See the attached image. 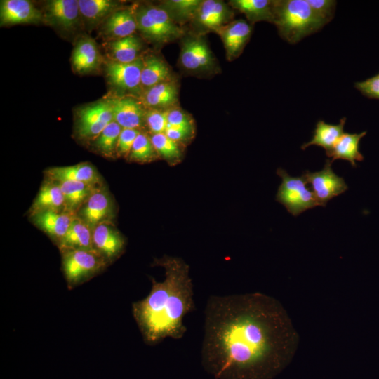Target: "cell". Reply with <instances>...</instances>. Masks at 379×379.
Returning a JSON list of instances; mask_svg holds the SVG:
<instances>
[{"mask_svg": "<svg viewBox=\"0 0 379 379\" xmlns=\"http://www.w3.org/2000/svg\"><path fill=\"white\" fill-rule=\"evenodd\" d=\"M204 314L201 364L215 379H272L298 349V333L272 296L211 295Z\"/></svg>", "mask_w": 379, "mask_h": 379, "instance_id": "6da1fadb", "label": "cell"}, {"mask_svg": "<svg viewBox=\"0 0 379 379\" xmlns=\"http://www.w3.org/2000/svg\"><path fill=\"white\" fill-rule=\"evenodd\" d=\"M154 265L165 270V279H152V289L144 299L132 304L133 317L144 341L157 345L166 338H182L187 331L185 316L195 310L190 268L182 259L165 255Z\"/></svg>", "mask_w": 379, "mask_h": 379, "instance_id": "7a4b0ae2", "label": "cell"}, {"mask_svg": "<svg viewBox=\"0 0 379 379\" xmlns=\"http://www.w3.org/2000/svg\"><path fill=\"white\" fill-rule=\"evenodd\" d=\"M273 23L290 44L299 42L324 26L307 0L275 1Z\"/></svg>", "mask_w": 379, "mask_h": 379, "instance_id": "3957f363", "label": "cell"}, {"mask_svg": "<svg viewBox=\"0 0 379 379\" xmlns=\"http://www.w3.org/2000/svg\"><path fill=\"white\" fill-rule=\"evenodd\" d=\"M135 17L138 29L151 41L165 44L173 41L184 34L183 29L161 6L139 8L135 10Z\"/></svg>", "mask_w": 379, "mask_h": 379, "instance_id": "277c9868", "label": "cell"}, {"mask_svg": "<svg viewBox=\"0 0 379 379\" xmlns=\"http://www.w3.org/2000/svg\"><path fill=\"white\" fill-rule=\"evenodd\" d=\"M277 173L281 178L276 196V200L281 203L293 216H298L307 209L313 208L319 204L314 192L310 190L305 175L290 176L288 173L278 168Z\"/></svg>", "mask_w": 379, "mask_h": 379, "instance_id": "5b68a950", "label": "cell"}, {"mask_svg": "<svg viewBox=\"0 0 379 379\" xmlns=\"http://www.w3.org/2000/svg\"><path fill=\"white\" fill-rule=\"evenodd\" d=\"M62 268L68 286L72 288L102 269L107 260L95 250L62 251Z\"/></svg>", "mask_w": 379, "mask_h": 379, "instance_id": "8992f818", "label": "cell"}, {"mask_svg": "<svg viewBox=\"0 0 379 379\" xmlns=\"http://www.w3.org/2000/svg\"><path fill=\"white\" fill-rule=\"evenodd\" d=\"M331 164V161L327 159L321 171L314 173L305 171L303 173L307 182L311 185L319 206L324 207L329 200L348 189L345 180L333 172Z\"/></svg>", "mask_w": 379, "mask_h": 379, "instance_id": "52a82bcc", "label": "cell"}, {"mask_svg": "<svg viewBox=\"0 0 379 379\" xmlns=\"http://www.w3.org/2000/svg\"><path fill=\"white\" fill-rule=\"evenodd\" d=\"M179 62L184 69L192 73L211 71L215 65L211 51L200 36H192L183 40Z\"/></svg>", "mask_w": 379, "mask_h": 379, "instance_id": "ba28073f", "label": "cell"}, {"mask_svg": "<svg viewBox=\"0 0 379 379\" xmlns=\"http://www.w3.org/2000/svg\"><path fill=\"white\" fill-rule=\"evenodd\" d=\"M113 121L114 116L109 100L100 101L79 110L77 132L83 138L98 137Z\"/></svg>", "mask_w": 379, "mask_h": 379, "instance_id": "9c48e42d", "label": "cell"}, {"mask_svg": "<svg viewBox=\"0 0 379 379\" xmlns=\"http://www.w3.org/2000/svg\"><path fill=\"white\" fill-rule=\"evenodd\" d=\"M143 60L139 57L130 63L114 60L106 65V73L110 84L119 90L137 91L141 88L140 76Z\"/></svg>", "mask_w": 379, "mask_h": 379, "instance_id": "30bf717a", "label": "cell"}, {"mask_svg": "<svg viewBox=\"0 0 379 379\" xmlns=\"http://www.w3.org/2000/svg\"><path fill=\"white\" fill-rule=\"evenodd\" d=\"M251 25L240 19L230 22L216 31L223 42L227 60H234L241 55L251 37Z\"/></svg>", "mask_w": 379, "mask_h": 379, "instance_id": "8fae6325", "label": "cell"}, {"mask_svg": "<svg viewBox=\"0 0 379 379\" xmlns=\"http://www.w3.org/2000/svg\"><path fill=\"white\" fill-rule=\"evenodd\" d=\"M233 15L232 10L223 1L204 0L201 1L194 21L206 30L216 32L225 25Z\"/></svg>", "mask_w": 379, "mask_h": 379, "instance_id": "7c38bea8", "label": "cell"}, {"mask_svg": "<svg viewBox=\"0 0 379 379\" xmlns=\"http://www.w3.org/2000/svg\"><path fill=\"white\" fill-rule=\"evenodd\" d=\"M114 121L122 128H138L145 124V114L141 104L136 100L128 98H115L109 100Z\"/></svg>", "mask_w": 379, "mask_h": 379, "instance_id": "4fadbf2b", "label": "cell"}, {"mask_svg": "<svg viewBox=\"0 0 379 379\" xmlns=\"http://www.w3.org/2000/svg\"><path fill=\"white\" fill-rule=\"evenodd\" d=\"M41 11L27 0L1 1V25L37 22L42 20Z\"/></svg>", "mask_w": 379, "mask_h": 379, "instance_id": "5bb4252c", "label": "cell"}, {"mask_svg": "<svg viewBox=\"0 0 379 379\" xmlns=\"http://www.w3.org/2000/svg\"><path fill=\"white\" fill-rule=\"evenodd\" d=\"M45 11L48 21L67 30L76 26L81 15L77 0L50 1L46 4Z\"/></svg>", "mask_w": 379, "mask_h": 379, "instance_id": "9a60e30c", "label": "cell"}, {"mask_svg": "<svg viewBox=\"0 0 379 379\" xmlns=\"http://www.w3.org/2000/svg\"><path fill=\"white\" fill-rule=\"evenodd\" d=\"M93 244L94 249L107 260L122 252L124 241L112 226L102 222L93 230Z\"/></svg>", "mask_w": 379, "mask_h": 379, "instance_id": "2e32d148", "label": "cell"}, {"mask_svg": "<svg viewBox=\"0 0 379 379\" xmlns=\"http://www.w3.org/2000/svg\"><path fill=\"white\" fill-rule=\"evenodd\" d=\"M345 117L341 119L338 124H327L323 120L318 121L312 139L304 143L301 149L304 150L311 145L320 146L324 149L327 157H330L334 146L345 133Z\"/></svg>", "mask_w": 379, "mask_h": 379, "instance_id": "e0dca14e", "label": "cell"}, {"mask_svg": "<svg viewBox=\"0 0 379 379\" xmlns=\"http://www.w3.org/2000/svg\"><path fill=\"white\" fill-rule=\"evenodd\" d=\"M111 201L108 195L101 191L93 192L81 211L83 221L90 227L95 228L111 213Z\"/></svg>", "mask_w": 379, "mask_h": 379, "instance_id": "ac0fdd59", "label": "cell"}, {"mask_svg": "<svg viewBox=\"0 0 379 379\" xmlns=\"http://www.w3.org/2000/svg\"><path fill=\"white\" fill-rule=\"evenodd\" d=\"M178 101V88L172 80L155 85L145 91V104L151 109H168Z\"/></svg>", "mask_w": 379, "mask_h": 379, "instance_id": "d6986e66", "label": "cell"}, {"mask_svg": "<svg viewBox=\"0 0 379 379\" xmlns=\"http://www.w3.org/2000/svg\"><path fill=\"white\" fill-rule=\"evenodd\" d=\"M230 5L244 13L251 25L259 21L273 23L275 1L232 0Z\"/></svg>", "mask_w": 379, "mask_h": 379, "instance_id": "ffe728a7", "label": "cell"}, {"mask_svg": "<svg viewBox=\"0 0 379 379\" xmlns=\"http://www.w3.org/2000/svg\"><path fill=\"white\" fill-rule=\"evenodd\" d=\"M136 29L135 11L125 8L114 11L107 18L104 31L107 35L119 39L133 35Z\"/></svg>", "mask_w": 379, "mask_h": 379, "instance_id": "44dd1931", "label": "cell"}, {"mask_svg": "<svg viewBox=\"0 0 379 379\" xmlns=\"http://www.w3.org/2000/svg\"><path fill=\"white\" fill-rule=\"evenodd\" d=\"M74 218L71 214L49 210L38 212L34 216V222L44 231L60 241Z\"/></svg>", "mask_w": 379, "mask_h": 379, "instance_id": "7402d4cb", "label": "cell"}, {"mask_svg": "<svg viewBox=\"0 0 379 379\" xmlns=\"http://www.w3.org/2000/svg\"><path fill=\"white\" fill-rule=\"evenodd\" d=\"M91 228L81 220L74 218L60 241L61 251L72 249L95 250Z\"/></svg>", "mask_w": 379, "mask_h": 379, "instance_id": "603a6c76", "label": "cell"}, {"mask_svg": "<svg viewBox=\"0 0 379 379\" xmlns=\"http://www.w3.org/2000/svg\"><path fill=\"white\" fill-rule=\"evenodd\" d=\"M142 60L141 88L146 91L160 83L172 80L171 69L162 59L154 55H149Z\"/></svg>", "mask_w": 379, "mask_h": 379, "instance_id": "cb8c5ba5", "label": "cell"}, {"mask_svg": "<svg viewBox=\"0 0 379 379\" xmlns=\"http://www.w3.org/2000/svg\"><path fill=\"white\" fill-rule=\"evenodd\" d=\"M366 135V131L359 133H344L336 142L331 154V162L335 159L347 160L356 167V161H362L364 156L359 152V142Z\"/></svg>", "mask_w": 379, "mask_h": 379, "instance_id": "d4e9b609", "label": "cell"}, {"mask_svg": "<svg viewBox=\"0 0 379 379\" xmlns=\"http://www.w3.org/2000/svg\"><path fill=\"white\" fill-rule=\"evenodd\" d=\"M99 61V52L95 42L90 38L81 39L74 47L72 62L74 69L85 73L94 69Z\"/></svg>", "mask_w": 379, "mask_h": 379, "instance_id": "484cf974", "label": "cell"}, {"mask_svg": "<svg viewBox=\"0 0 379 379\" xmlns=\"http://www.w3.org/2000/svg\"><path fill=\"white\" fill-rule=\"evenodd\" d=\"M51 178L58 182L77 181L92 184L98 180L95 168L88 164L54 168L48 172Z\"/></svg>", "mask_w": 379, "mask_h": 379, "instance_id": "4316f807", "label": "cell"}, {"mask_svg": "<svg viewBox=\"0 0 379 379\" xmlns=\"http://www.w3.org/2000/svg\"><path fill=\"white\" fill-rule=\"evenodd\" d=\"M201 3L199 0H168L161 6L179 26L194 20Z\"/></svg>", "mask_w": 379, "mask_h": 379, "instance_id": "83f0119b", "label": "cell"}, {"mask_svg": "<svg viewBox=\"0 0 379 379\" xmlns=\"http://www.w3.org/2000/svg\"><path fill=\"white\" fill-rule=\"evenodd\" d=\"M81 15L89 23L99 22L109 18L115 11L118 4L109 0H79Z\"/></svg>", "mask_w": 379, "mask_h": 379, "instance_id": "f1b7e54d", "label": "cell"}, {"mask_svg": "<svg viewBox=\"0 0 379 379\" xmlns=\"http://www.w3.org/2000/svg\"><path fill=\"white\" fill-rule=\"evenodd\" d=\"M58 183L64 196L65 206L69 210L77 208L93 194L91 184L69 180Z\"/></svg>", "mask_w": 379, "mask_h": 379, "instance_id": "f546056e", "label": "cell"}, {"mask_svg": "<svg viewBox=\"0 0 379 379\" xmlns=\"http://www.w3.org/2000/svg\"><path fill=\"white\" fill-rule=\"evenodd\" d=\"M142 48L138 37L131 35L117 39L110 44V53L114 61L121 63H130L136 60Z\"/></svg>", "mask_w": 379, "mask_h": 379, "instance_id": "4dcf8cb0", "label": "cell"}, {"mask_svg": "<svg viewBox=\"0 0 379 379\" xmlns=\"http://www.w3.org/2000/svg\"><path fill=\"white\" fill-rule=\"evenodd\" d=\"M64 204L65 199L60 186L47 183L40 189L33 207L38 213L49 210L58 211Z\"/></svg>", "mask_w": 379, "mask_h": 379, "instance_id": "1f68e13d", "label": "cell"}, {"mask_svg": "<svg viewBox=\"0 0 379 379\" xmlns=\"http://www.w3.org/2000/svg\"><path fill=\"white\" fill-rule=\"evenodd\" d=\"M150 138L157 154L163 159L174 163L182 157L179 143L168 138L165 133L152 134Z\"/></svg>", "mask_w": 379, "mask_h": 379, "instance_id": "d6a6232c", "label": "cell"}, {"mask_svg": "<svg viewBox=\"0 0 379 379\" xmlns=\"http://www.w3.org/2000/svg\"><path fill=\"white\" fill-rule=\"evenodd\" d=\"M157 155L150 137L140 132L133 144L128 157L131 161L148 162L155 159Z\"/></svg>", "mask_w": 379, "mask_h": 379, "instance_id": "836d02e7", "label": "cell"}, {"mask_svg": "<svg viewBox=\"0 0 379 379\" xmlns=\"http://www.w3.org/2000/svg\"><path fill=\"white\" fill-rule=\"evenodd\" d=\"M122 127L113 121L98 135L95 146L103 154L111 155L116 151L117 141Z\"/></svg>", "mask_w": 379, "mask_h": 379, "instance_id": "e575fe53", "label": "cell"}, {"mask_svg": "<svg viewBox=\"0 0 379 379\" xmlns=\"http://www.w3.org/2000/svg\"><path fill=\"white\" fill-rule=\"evenodd\" d=\"M168 109H151L146 111L145 124L152 134L165 133L168 127Z\"/></svg>", "mask_w": 379, "mask_h": 379, "instance_id": "d590c367", "label": "cell"}, {"mask_svg": "<svg viewBox=\"0 0 379 379\" xmlns=\"http://www.w3.org/2000/svg\"><path fill=\"white\" fill-rule=\"evenodd\" d=\"M317 18L326 25L334 17L337 2L334 0H307Z\"/></svg>", "mask_w": 379, "mask_h": 379, "instance_id": "8d00e7d4", "label": "cell"}, {"mask_svg": "<svg viewBox=\"0 0 379 379\" xmlns=\"http://www.w3.org/2000/svg\"><path fill=\"white\" fill-rule=\"evenodd\" d=\"M140 132L138 128H122L116 148L118 155L128 157L133 144Z\"/></svg>", "mask_w": 379, "mask_h": 379, "instance_id": "74e56055", "label": "cell"}, {"mask_svg": "<svg viewBox=\"0 0 379 379\" xmlns=\"http://www.w3.org/2000/svg\"><path fill=\"white\" fill-rule=\"evenodd\" d=\"M167 121V128L193 126V121L189 114L178 107L168 109Z\"/></svg>", "mask_w": 379, "mask_h": 379, "instance_id": "f35d334b", "label": "cell"}, {"mask_svg": "<svg viewBox=\"0 0 379 379\" xmlns=\"http://www.w3.org/2000/svg\"><path fill=\"white\" fill-rule=\"evenodd\" d=\"M355 88L364 95L379 100V74L354 84Z\"/></svg>", "mask_w": 379, "mask_h": 379, "instance_id": "ab89813d", "label": "cell"}, {"mask_svg": "<svg viewBox=\"0 0 379 379\" xmlns=\"http://www.w3.org/2000/svg\"><path fill=\"white\" fill-rule=\"evenodd\" d=\"M193 132V126H187L169 128L166 129L165 133L168 138L180 144L188 140L192 136Z\"/></svg>", "mask_w": 379, "mask_h": 379, "instance_id": "60d3db41", "label": "cell"}]
</instances>
